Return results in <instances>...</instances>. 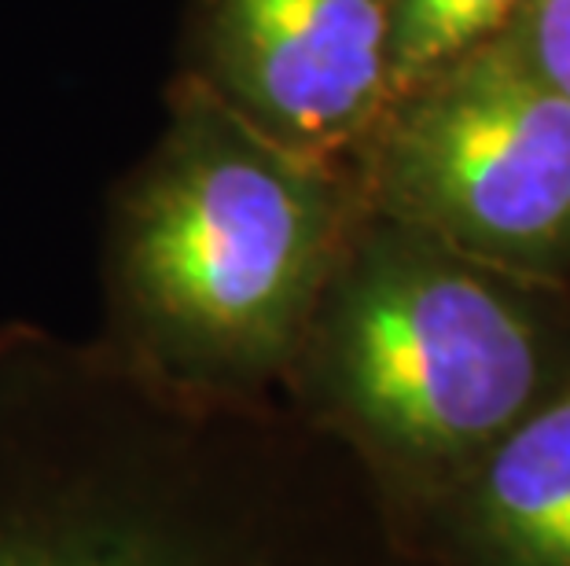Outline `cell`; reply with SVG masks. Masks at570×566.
I'll list each match as a JSON object with an SVG mask.
<instances>
[{
    "instance_id": "6da1fadb",
    "label": "cell",
    "mask_w": 570,
    "mask_h": 566,
    "mask_svg": "<svg viewBox=\"0 0 570 566\" xmlns=\"http://www.w3.org/2000/svg\"><path fill=\"white\" fill-rule=\"evenodd\" d=\"M0 566H428L368 467L276 397L0 328Z\"/></svg>"
},
{
    "instance_id": "7a4b0ae2",
    "label": "cell",
    "mask_w": 570,
    "mask_h": 566,
    "mask_svg": "<svg viewBox=\"0 0 570 566\" xmlns=\"http://www.w3.org/2000/svg\"><path fill=\"white\" fill-rule=\"evenodd\" d=\"M354 221L335 159L273 140L180 75L111 210L107 339L188 387L273 397Z\"/></svg>"
},
{
    "instance_id": "3957f363",
    "label": "cell",
    "mask_w": 570,
    "mask_h": 566,
    "mask_svg": "<svg viewBox=\"0 0 570 566\" xmlns=\"http://www.w3.org/2000/svg\"><path fill=\"white\" fill-rule=\"evenodd\" d=\"M552 287L365 210L291 360V405L368 467L412 534L567 379Z\"/></svg>"
},
{
    "instance_id": "277c9868",
    "label": "cell",
    "mask_w": 570,
    "mask_h": 566,
    "mask_svg": "<svg viewBox=\"0 0 570 566\" xmlns=\"http://www.w3.org/2000/svg\"><path fill=\"white\" fill-rule=\"evenodd\" d=\"M361 207L493 269L570 276V100L497 33L386 103Z\"/></svg>"
},
{
    "instance_id": "5b68a950",
    "label": "cell",
    "mask_w": 570,
    "mask_h": 566,
    "mask_svg": "<svg viewBox=\"0 0 570 566\" xmlns=\"http://www.w3.org/2000/svg\"><path fill=\"white\" fill-rule=\"evenodd\" d=\"M199 78L287 148L368 140L391 89V0H196Z\"/></svg>"
},
{
    "instance_id": "8992f818",
    "label": "cell",
    "mask_w": 570,
    "mask_h": 566,
    "mask_svg": "<svg viewBox=\"0 0 570 566\" xmlns=\"http://www.w3.org/2000/svg\"><path fill=\"white\" fill-rule=\"evenodd\" d=\"M428 566H570V371L412 523Z\"/></svg>"
},
{
    "instance_id": "52a82bcc",
    "label": "cell",
    "mask_w": 570,
    "mask_h": 566,
    "mask_svg": "<svg viewBox=\"0 0 570 566\" xmlns=\"http://www.w3.org/2000/svg\"><path fill=\"white\" fill-rule=\"evenodd\" d=\"M523 0H391V89L416 86L487 44Z\"/></svg>"
},
{
    "instance_id": "ba28073f",
    "label": "cell",
    "mask_w": 570,
    "mask_h": 566,
    "mask_svg": "<svg viewBox=\"0 0 570 566\" xmlns=\"http://www.w3.org/2000/svg\"><path fill=\"white\" fill-rule=\"evenodd\" d=\"M512 33L541 78L570 100V0H523V22Z\"/></svg>"
}]
</instances>
